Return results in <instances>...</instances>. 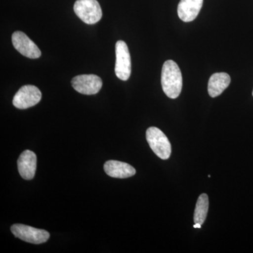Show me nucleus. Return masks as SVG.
<instances>
[{"mask_svg":"<svg viewBox=\"0 0 253 253\" xmlns=\"http://www.w3.org/2000/svg\"><path fill=\"white\" fill-rule=\"evenodd\" d=\"M161 84L165 94L170 99H176L182 89V75L179 66L172 60L163 64Z\"/></svg>","mask_w":253,"mask_h":253,"instance_id":"1","label":"nucleus"},{"mask_svg":"<svg viewBox=\"0 0 253 253\" xmlns=\"http://www.w3.org/2000/svg\"><path fill=\"white\" fill-rule=\"evenodd\" d=\"M146 140L154 154L163 160L170 157L172 147L169 139L161 129L151 126L146 130Z\"/></svg>","mask_w":253,"mask_h":253,"instance_id":"2","label":"nucleus"},{"mask_svg":"<svg viewBox=\"0 0 253 253\" xmlns=\"http://www.w3.org/2000/svg\"><path fill=\"white\" fill-rule=\"evenodd\" d=\"M74 11L86 24H95L102 17V10L96 0H77L75 2Z\"/></svg>","mask_w":253,"mask_h":253,"instance_id":"3","label":"nucleus"},{"mask_svg":"<svg viewBox=\"0 0 253 253\" xmlns=\"http://www.w3.org/2000/svg\"><path fill=\"white\" fill-rule=\"evenodd\" d=\"M116 61L115 73L120 80L127 81L131 71V56L126 42L119 41L116 44Z\"/></svg>","mask_w":253,"mask_h":253,"instance_id":"4","label":"nucleus"},{"mask_svg":"<svg viewBox=\"0 0 253 253\" xmlns=\"http://www.w3.org/2000/svg\"><path fill=\"white\" fill-rule=\"evenodd\" d=\"M11 231L18 239L33 244H44L49 240L50 236L48 231L25 224H14L11 226Z\"/></svg>","mask_w":253,"mask_h":253,"instance_id":"5","label":"nucleus"},{"mask_svg":"<svg viewBox=\"0 0 253 253\" xmlns=\"http://www.w3.org/2000/svg\"><path fill=\"white\" fill-rule=\"evenodd\" d=\"M42 93L34 85L23 86L14 95L13 105L19 109H27L36 106L41 101Z\"/></svg>","mask_w":253,"mask_h":253,"instance_id":"6","label":"nucleus"},{"mask_svg":"<svg viewBox=\"0 0 253 253\" xmlns=\"http://www.w3.org/2000/svg\"><path fill=\"white\" fill-rule=\"evenodd\" d=\"M71 84L78 92L92 95L99 92L102 87L103 82L101 78L96 75H80L73 78Z\"/></svg>","mask_w":253,"mask_h":253,"instance_id":"7","label":"nucleus"},{"mask_svg":"<svg viewBox=\"0 0 253 253\" xmlns=\"http://www.w3.org/2000/svg\"><path fill=\"white\" fill-rule=\"evenodd\" d=\"M12 44L20 54L30 59H38L42 53L38 46L21 31H16L12 35Z\"/></svg>","mask_w":253,"mask_h":253,"instance_id":"8","label":"nucleus"},{"mask_svg":"<svg viewBox=\"0 0 253 253\" xmlns=\"http://www.w3.org/2000/svg\"><path fill=\"white\" fill-rule=\"evenodd\" d=\"M17 163L20 175L26 180L33 179L37 169L36 154L30 150H26L20 155Z\"/></svg>","mask_w":253,"mask_h":253,"instance_id":"9","label":"nucleus"},{"mask_svg":"<svg viewBox=\"0 0 253 253\" xmlns=\"http://www.w3.org/2000/svg\"><path fill=\"white\" fill-rule=\"evenodd\" d=\"M204 0H181L178 4V16L184 22L194 21L202 8Z\"/></svg>","mask_w":253,"mask_h":253,"instance_id":"10","label":"nucleus"},{"mask_svg":"<svg viewBox=\"0 0 253 253\" xmlns=\"http://www.w3.org/2000/svg\"><path fill=\"white\" fill-rule=\"evenodd\" d=\"M105 172L113 178L126 179L136 174V169L130 165L118 161H108L104 164Z\"/></svg>","mask_w":253,"mask_h":253,"instance_id":"11","label":"nucleus"},{"mask_svg":"<svg viewBox=\"0 0 253 253\" xmlns=\"http://www.w3.org/2000/svg\"><path fill=\"white\" fill-rule=\"evenodd\" d=\"M230 83L231 78L227 73H214L208 82V90L210 96L212 98L219 96L229 86Z\"/></svg>","mask_w":253,"mask_h":253,"instance_id":"12","label":"nucleus"},{"mask_svg":"<svg viewBox=\"0 0 253 253\" xmlns=\"http://www.w3.org/2000/svg\"><path fill=\"white\" fill-rule=\"evenodd\" d=\"M209 208V200L207 194H203L199 196L196 203L194 212V222L202 225L206 221Z\"/></svg>","mask_w":253,"mask_h":253,"instance_id":"13","label":"nucleus"},{"mask_svg":"<svg viewBox=\"0 0 253 253\" xmlns=\"http://www.w3.org/2000/svg\"><path fill=\"white\" fill-rule=\"evenodd\" d=\"M201 224H199V223H196V224H194V228H195V229H201Z\"/></svg>","mask_w":253,"mask_h":253,"instance_id":"14","label":"nucleus"},{"mask_svg":"<svg viewBox=\"0 0 253 253\" xmlns=\"http://www.w3.org/2000/svg\"></svg>","mask_w":253,"mask_h":253,"instance_id":"15","label":"nucleus"}]
</instances>
